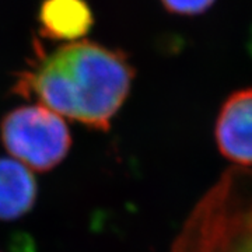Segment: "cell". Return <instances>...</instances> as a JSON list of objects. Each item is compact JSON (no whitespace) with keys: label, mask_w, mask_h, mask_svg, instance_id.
Returning <instances> with one entry per match:
<instances>
[{"label":"cell","mask_w":252,"mask_h":252,"mask_svg":"<svg viewBox=\"0 0 252 252\" xmlns=\"http://www.w3.org/2000/svg\"><path fill=\"white\" fill-rule=\"evenodd\" d=\"M0 139L11 158L39 172L54 170L72 146L63 118L44 105L20 107L6 114L0 122Z\"/></svg>","instance_id":"obj_3"},{"label":"cell","mask_w":252,"mask_h":252,"mask_svg":"<svg viewBox=\"0 0 252 252\" xmlns=\"http://www.w3.org/2000/svg\"><path fill=\"white\" fill-rule=\"evenodd\" d=\"M172 252H252V171L223 175L189 216Z\"/></svg>","instance_id":"obj_2"},{"label":"cell","mask_w":252,"mask_h":252,"mask_svg":"<svg viewBox=\"0 0 252 252\" xmlns=\"http://www.w3.org/2000/svg\"><path fill=\"white\" fill-rule=\"evenodd\" d=\"M39 23L46 38L76 41L90 31L93 14L84 0H44Z\"/></svg>","instance_id":"obj_6"},{"label":"cell","mask_w":252,"mask_h":252,"mask_svg":"<svg viewBox=\"0 0 252 252\" xmlns=\"http://www.w3.org/2000/svg\"><path fill=\"white\" fill-rule=\"evenodd\" d=\"M38 185L32 171L14 158L0 157V220L11 221L32 210Z\"/></svg>","instance_id":"obj_5"},{"label":"cell","mask_w":252,"mask_h":252,"mask_svg":"<svg viewBox=\"0 0 252 252\" xmlns=\"http://www.w3.org/2000/svg\"><path fill=\"white\" fill-rule=\"evenodd\" d=\"M215 137L220 154L240 168L252 167V89L235 91L217 115Z\"/></svg>","instance_id":"obj_4"},{"label":"cell","mask_w":252,"mask_h":252,"mask_svg":"<svg viewBox=\"0 0 252 252\" xmlns=\"http://www.w3.org/2000/svg\"><path fill=\"white\" fill-rule=\"evenodd\" d=\"M161 3L172 14L198 16L210 9L215 0H161Z\"/></svg>","instance_id":"obj_7"},{"label":"cell","mask_w":252,"mask_h":252,"mask_svg":"<svg viewBox=\"0 0 252 252\" xmlns=\"http://www.w3.org/2000/svg\"><path fill=\"white\" fill-rule=\"evenodd\" d=\"M135 70L125 54L77 41L41 55L20 73L13 91L62 118L108 130L130 91Z\"/></svg>","instance_id":"obj_1"}]
</instances>
